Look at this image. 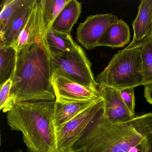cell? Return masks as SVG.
I'll list each match as a JSON object with an SVG mask.
<instances>
[{
	"label": "cell",
	"instance_id": "obj_11",
	"mask_svg": "<svg viewBox=\"0 0 152 152\" xmlns=\"http://www.w3.org/2000/svg\"><path fill=\"white\" fill-rule=\"evenodd\" d=\"M134 34L129 46H133L152 38V0H142L132 23Z\"/></svg>",
	"mask_w": 152,
	"mask_h": 152
},
{
	"label": "cell",
	"instance_id": "obj_6",
	"mask_svg": "<svg viewBox=\"0 0 152 152\" xmlns=\"http://www.w3.org/2000/svg\"><path fill=\"white\" fill-rule=\"evenodd\" d=\"M104 107L103 98L88 107L56 131L58 152H69L98 113Z\"/></svg>",
	"mask_w": 152,
	"mask_h": 152
},
{
	"label": "cell",
	"instance_id": "obj_14",
	"mask_svg": "<svg viewBox=\"0 0 152 152\" xmlns=\"http://www.w3.org/2000/svg\"><path fill=\"white\" fill-rule=\"evenodd\" d=\"M82 3L76 0H69L53 23L51 28L59 32L71 34L74 25L79 18Z\"/></svg>",
	"mask_w": 152,
	"mask_h": 152
},
{
	"label": "cell",
	"instance_id": "obj_2",
	"mask_svg": "<svg viewBox=\"0 0 152 152\" xmlns=\"http://www.w3.org/2000/svg\"><path fill=\"white\" fill-rule=\"evenodd\" d=\"M50 51L47 38L26 45L17 53L10 103L55 101L51 82Z\"/></svg>",
	"mask_w": 152,
	"mask_h": 152
},
{
	"label": "cell",
	"instance_id": "obj_16",
	"mask_svg": "<svg viewBox=\"0 0 152 152\" xmlns=\"http://www.w3.org/2000/svg\"><path fill=\"white\" fill-rule=\"evenodd\" d=\"M35 0L26 7L13 21L2 34H0V45L12 46L15 43L31 15L35 4Z\"/></svg>",
	"mask_w": 152,
	"mask_h": 152
},
{
	"label": "cell",
	"instance_id": "obj_19",
	"mask_svg": "<svg viewBox=\"0 0 152 152\" xmlns=\"http://www.w3.org/2000/svg\"><path fill=\"white\" fill-rule=\"evenodd\" d=\"M143 86L152 84V38L141 42Z\"/></svg>",
	"mask_w": 152,
	"mask_h": 152
},
{
	"label": "cell",
	"instance_id": "obj_18",
	"mask_svg": "<svg viewBox=\"0 0 152 152\" xmlns=\"http://www.w3.org/2000/svg\"><path fill=\"white\" fill-rule=\"evenodd\" d=\"M16 58L17 51L14 47L0 45V85L12 78Z\"/></svg>",
	"mask_w": 152,
	"mask_h": 152
},
{
	"label": "cell",
	"instance_id": "obj_23",
	"mask_svg": "<svg viewBox=\"0 0 152 152\" xmlns=\"http://www.w3.org/2000/svg\"><path fill=\"white\" fill-rule=\"evenodd\" d=\"M144 96L147 101L152 105V84L145 86Z\"/></svg>",
	"mask_w": 152,
	"mask_h": 152
},
{
	"label": "cell",
	"instance_id": "obj_13",
	"mask_svg": "<svg viewBox=\"0 0 152 152\" xmlns=\"http://www.w3.org/2000/svg\"><path fill=\"white\" fill-rule=\"evenodd\" d=\"M102 98L84 102L60 103L55 101L54 124L56 131Z\"/></svg>",
	"mask_w": 152,
	"mask_h": 152
},
{
	"label": "cell",
	"instance_id": "obj_12",
	"mask_svg": "<svg viewBox=\"0 0 152 152\" xmlns=\"http://www.w3.org/2000/svg\"><path fill=\"white\" fill-rule=\"evenodd\" d=\"M130 37L129 26L124 21L119 19L107 28L99 40L97 47L123 48L130 42Z\"/></svg>",
	"mask_w": 152,
	"mask_h": 152
},
{
	"label": "cell",
	"instance_id": "obj_10",
	"mask_svg": "<svg viewBox=\"0 0 152 152\" xmlns=\"http://www.w3.org/2000/svg\"><path fill=\"white\" fill-rule=\"evenodd\" d=\"M97 88L104 100V117L112 124L130 121L135 117L128 109L121 96L120 90L107 86Z\"/></svg>",
	"mask_w": 152,
	"mask_h": 152
},
{
	"label": "cell",
	"instance_id": "obj_4",
	"mask_svg": "<svg viewBox=\"0 0 152 152\" xmlns=\"http://www.w3.org/2000/svg\"><path fill=\"white\" fill-rule=\"evenodd\" d=\"M95 81L96 87L107 86L119 90L143 85L141 42L118 51Z\"/></svg>",
	"mask_w": 152,
	"mask_h": 152
},
{
	"label": "cell",
	"instance_id": "obj_21",
	"mask_svg": "<svg viewBox=\"0 0 152 152\" xmlns=\"http://www.w3.org/2000/svg\"><path fill=\"white\" fill-rule=\"evenodd\" d=\"M12 84V78H10L0 85V109L4 113L9 112L13 107L10 99Z\"/></svg>",
	"mask_w": 152,
	"mask_h": 152
},
{
	"label": "cell",
	"instance_id": "obj_24",
	"mask_svg": "<svg viewBox=\"0 0 152 152\" xmlns=\"http://www.w3.org/2000/svg\"><path fill=\"white\" fill-rule=\"evenodd\" d=\"M142 152H152V134L146 139Z\"/></svg>",
	"mask_w": 152,
	"mask_h": 152
},
{
	"label": "cell",
	"instance_id": "obj_1",
	"mask_svg": "<svg viewBox=\"0 0 152 152\" xmlns=\"http://www.w3.org/2000/svg\"><path fill=\"white\" fill-rule=\"evenodd\" d=\"M103 107L72 150L82 148L86 152H142L146 139L152 134V113L112 124L104 117Z\"/></svg>",
	"mask_w": 152,
	"mask_h": 152
},
{
	"label": "cell",
	"instance_id": "obj_22",
	"mask_svg": "<svg viewBox=\"0 0 152 152\" xmlns=\"http://www.w3.org/2000/svg\"><path fill=\"white\" fill-rule=\"evenodd\" d=\"M120 91L121 96L124 104L131 113L135 115V98L134 88H125L121 90Z\"/></svg>",
	"mask_w": 152,
	"mask_h": 152
},
{
	"label": "cell",
	"instance_id": "obj_8",
	"mask_svg": "<svg viewBox=\"0 0 152 152\" xmlns=\"http://www.w3.org/2000/svg\"><path fill=\"white\" fill-rule=\"evenodd\" d=\"M118 19L111 13L89 16L77 28L76 39L86 49H93L107 28Z\"/></svg>",
	"mask_w": 152,
	"mask_h": 152
},
{
	"label": "cell",
	"instance_id": "obj_25",
	"mask_svg": "<svg viewBox=\"0 0 152 152\" xmlns=\"http://www.w3.org/2000/svg\"><path fill=\"white\" fill-rule=\"evenodd\" d=\"M69 152H86L83 148H79L76 149H73L72 151Z\"/></svg>",
	"mask_w": 152,
	"mask_h": 152
},
{
	"label": "cell",
	"instance_id": "obj_3",
	"mask_svg": "<svg viewBox=\"0 0 152 152\" xmlns=\"http://www.w3.org/2000/svg\"><path fill=\"white\" fill-rule=\"evenodd\" d=\"M55 101L16 103L8 112V124L21 131L23 140L31 152H58L54 124Z\"/></svg>",
	"mask_w": 152,
	"mask_h": 152
},
{
	"label": "cell",
	"instance_id": "obj_20",
	"mask_svg": "<svg viewBox=\"0 0 152 152\" xmlns=\"http://www.w3.org/2000/svg\"><path fill=\"white\" fill-rule=\"evenodd\" d=\"M69 0H42L43 13L47 31H49L58 16Z\"/></svg>",
	"mask_w": 152,
	"mask_h": 152
},
{
	"label": "cell",
	"instance_id": "obj_17",
	"mask_svg": "<svg viewBox=\"0 0 152 152\" xmlns=\"http://www.w3.org/2000/svg\"><path fill=\"white\" fill-rule=\"evenodd\" d=\"M47 39L50 52L55 54L72 52L80 47L71 34L57 31L52 28L47 32Z\"/></svg>",
	"mask_w": 152,
	"mask_h": 152
},
{
	"label": "cell",
	"instance_id": "obj_26",
	"mask_svg": "<svg viewBox=\"0 0 152 152\" xmlns=\"http://www.w3.org/2000/svg\"><path fill=\"white\" fill-rule=\"evenodd\" d=\"M15 152H23V150L22 149H20V148H19V149H18V150H17V151H16ZM27 152H31V151H30V150H27Z\"/></svg>",
	"mask_w": 152,
	"mask_h": 152
},
{
	"label": "cell",
	"instance_id": "obj_5",
	"mask_svg": "<svg viewBox=\"0 0 152 152\" xmlns=\"http://www.w3.org/2000/svg\"><path fill=\"white\" fill-rule=\"evenodd\" d=\"M52 69L72 80L93 89H97L91 64L81 47L72 52L55 54L50 52Z\"/></svg>",
	"mask_w": 152,
	"mask_h": 152
},
{
	"label": "cell",
	"instance_id": "obj_15",
	"mask_svg": "<svg viewBox=\"0 0 152 152\" xmlns=\"http://www.w3.org/2000/svg\"><path fill=\"white\" fill-rule=\"evenodd\" d=\"M34 0H4L0 13V34H2L13 21Z\"/></svg>",
	"mask_w": 152,
	"mask_h": 152
},
{
	"label": "cell",
	"instance_id": "obj_9",
	"mask_svg": "<svg viewBox=\"0 0 152 152\" xmlns=\"http://www.w3.org/2000/svg\"><path fill=\"white\" fill-rule=\"evenodd\" d=\"M47 29L44 21L42 0H35V4L26 24L12 47L17 53L26 45L47 38Z\"/></svg>",
	"mask_w": 152,
	"mask_h": 152
},
{
	"label": "cell",
	"instance_id": "obj_7",
	"mask_svg": "<svg viewBox=\"0 0 152 152\" xmlns=\"http://www.w3.org/2000/svg\"><path fill=\"white\" fill-rule=\"evenodd\" d=\"M51 82L56 102H84L102 98L97 88H91L75 82L54 69H52Z\"/></svg>",
	"mask_w": 152,
	"mask_h": 152
}]
</instances>
